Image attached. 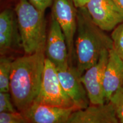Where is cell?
Returning a JSON list of instances; mask_svg holds the SVG:
<instances>
[{"label": "cell", "mask_w": 123, "mask_h": 123, "mask_svg": "<svg viewBox=\"0 0 123 123\" xmlns=\"http://www.w3.org/2000/svg\"><path fill=\"white\" fill-rule=\"evenodd\" d=\"M34 102L56 107L75 108L62 86L56 67L46 58L41 88Z\"/></svg>", "instance_id": "277c9868"}, {"label": "cell", "mask_w": 123, "mask_h": 123, "mask_svg": "<svg viewBox=\"0 0 123 123\" xmlns=\"http://www.w3.org/2000/svg\"><path fill=\"white\" fill-rule=\"evenodd\" d=\"M13 60L6 55L0 58V92H10V80Z\"/></svg>", "instance_id": "5bb4252c"}, {"label": "cell", "mask_w": 123, "mask_h": 123, "mask_svg": "<svg viewBox=\"0 0 123 123\" xmlns=\"http://www.w3.org/2000/svg\"><path fill=\"white\" fill-rule=\"evenodd\" d=\"M29 1L40 11L44 12L52 5L53 0H29Z\"/></svg>", "instance_id": "d6986e66"}, {"label": "cell", "mask_w": 123, "mask_h": 123, "mask_svg": "<svg viewBox=\"0 0 123 123\" xmlns=\"http://www.w3.org/2000/svg\"><path fill=\"white\" fill-rule=\"evenodd\" d=\"M51 6V15L57 21L65 36L68 48L69 65L74 66L78 8L75 6L73 0H53Z\"/></svg>", "instance_id": "5b68a950"}, {"label": "cell", "mask_w": 123, "mask_h": 123, "mask_svg": "<svg viewBox=\"0 0 123 123\" xmlns=\"http://www.w3.org/2000/svg\"><path fill=\"white\" fill-rule=\"evenodd\" d=\"M112 48L111 37L95 24L86 7L78 8L75 61L80 76L96 63L104 50Z\"/></svg>", "instance_id": "7a4b0ae2"}, {"label": "cell", "mask_w": 123, "mask_h": 123, "mask_svg": "<svg viewBox=\"0 0 123 123\" xmlns=\"http://www.w3.org/2000/svg\"><path fill=\"white\" fill-rule=\"evenodd\" d=\"M44 52L25 54L13 60L10 93L18 111L24 112L34 102L41 88L45 64Z\"/></svg>", "instance_id": "6da1fadb"}, {"label": "cell", "mask_w": 123, "mask_h": 123, "mask_svg": "<svg viewBox=\"0 0 123 123\" xmlns=\"http://www.w3.org/2000/svg\"><path fill=\"white\" fill-rule=\"evenodd\" d=\"M14 10L25 54L45 53L47 34L44 12L37 9L29 0H18Z\"/></svg>", "instance_id": "3957f363"}, {"label": "cell", "mask_w": 123, "mask_h": 123, "mask_svg": "<svg viewBox=\"0 0 123 123\" xmlns=\"http://www.w3.org/2000/svg\"><path fill=\"white\" fill-rule=\"evenodd\" d=\"M22 47L15 10L7 7L0 14V54L6 55L14 47Z\"/></svg>", "instance_id": "8fae6325"}, {"label": "cell", "mask_w": 123, "mask_h": 123, "mask_svg": "<svg viewBox=\"0 0 123 123\" xmlns=\"http://www.w3.org/2000/svg\"><path fill=\"white\" fill-rule=\"evenodd\" d=\"M109 50H104L96 63L87 69L80 77L87 91L90 104L99 105L106 103L103 80Z\"/></svg>", "instance_id": "52a82bcc"}, {"label": "cell", "mask_w": 123, "mask_h": 123, "mask_svg": "<svg viewBox=\"0 0 123 123\" xmlns=\"http://www.w3.org/2000/svg\"><path fill=\"white\" fill-rule=\"evenodd\" d=\"M114 107L111 103L90 104L84 109L73 112L67 123H118Z\"/></svg>", "instance_id": "7c38bea8"}, {"label": "cell", "mask_w": 123, "mask_h": 123, "mask_svg": "<svg viewBox=\"0 0 123 123\" xmlns=\"http://www.w3.org/2000/svg\"><path fill=\"white\" fill-rule=\"evenodd\" d=\"M1 123H27V119L19 111L0 112Z\"/></svg>", "instance_id": "e0dca14e"}, {"label": "cell", "mask_w": 123, "mask_h": 123, "mask_svg": "<svg viewBox=\"0 0 123 123\" xmlns=\"http://www.w3.org/2000/svg\"><path fill=\"white\" fill-rule=\"evenodd\" d=\"M89 0H73L74 4L77 8L86 6V4L88 2Z\"/></svg>", "instance_id": "ffe728a7"}, {"label": "cell", "mask_w": 123, "mask_h": 123, "mask_svg": "<svg viewBox=\"0 0 123 123\" xmlns=\"http://www.w3.org/2000/svg\"><path fill=\"white\" fill-rule=\"evenodd\" d=\"M56 69L62 86L75 107L81 110L88 107L90 102L87 91L75 66Z\"/></svg>", "instance_id": "9c48e42d"}, {"label": "cell", "mask_w": 123, "mask_h": 123, "mask_svg": "<svg viewBox=\"0 0 123 123\" xmlns=\"http://www.w3.org/2000/svg\"><path fill=\"white\" fill-rule=\"evenodd\" d=\"M123 84V61L113 48L109 50L104 74L103 87L106 103Z\"/></svg>", "instance_id": "4fadbf2b"}, {"label": "cell", "mask_w": 123, "mask_h": 123, "mask_svg": "<svg viewBox=\"0 0 123 123\" xmlns=\"http://www.w3.org/2000/svg\"><path fill=\"white\" fill-rule=\"evenodd\" d=\"M86 7L95 24L104 31L123 22V11L115 0H89Z\"/></svg>", "instance_id": "8992f818"}, {"label": "cell", "mask_w": 123, "mask_h": 123, "mask_svg": "<svg viewBox=\"0 0 123 123\" xmlns=\"http://www.w3.org/2000/svg\"><path fill=\"white\" fill-rule=\"evenodd\" d=\"M111 38L113 49L123 61V22L112 30Z\"/></svg>", "instance_id": "2e32d148"}, {"label": "cell", "mask_w": 123, "mask_h": 123, "mask_svg": "<svg viewBox=\"0 0 123 123\" xmlns=\"http://www.w3.org/2000/svg\"><path fill=\"white\" fill-rule=\"evenodd\" d=\"M18 1V0H1V4L4 5L5 3H10V2H17Z\"/></svg>", "instance_id": "7402d4cb"}, {"label": "cell", "mask_w": 123, "mask_h": 123, "mask_svg": "<svg viewBox=\"0 0 123 123\" xmlns=\"http://www.w3.org/2000/svg\"><path fill=\"white\" fill-rule=\"evenodd\" d=\"M10 92H0V112H15Z\"/></svg>", "instance_id": "ac0fdd59"}, {"label": "cell", "mask_w": 123, "mask_h": 123, "mask_svg": "<svg viewBox=\"0 0 123 123\" xmlns=\"http://www.w3.org/2000/svg\"><path fill=\"white\" fill-rule=\"evenodd\" d=\"M116 2L118 4V5L120 7L123 11V0H115Z\"/></svg>", "instance_id": "44dd1931"}, {"label": "cell", "mask_w": 123, "mask_h": 123, "mask_svg": "<svg viewBox=\"0 0 123 123\" xmlns=\"http://www.w3.org/2000/svg\"><path fill=\"white\" fill-rule=\"evenodd\" d=\"M109 102L114 107L119 122L123 123V84L112 95Z\"/></svg>", "instance_id": "9a60e30c"}, {"label": "cell", "mask_w": 123, "mask_h": 123, "mask_svg": "<svg viewBox=\"0 0 123 123\" xmlns=\"http://www.w3.org/2000/svg\"><path fill=\"white\" fill-rule=\"evenodd\" d=\"M75 108H65L34 102L22 112L28 123H67Z\"/></svg>", "instance_id": "30bf717a"}, {"label": "cell", "mask_w": 123, "mask_h": 123, "mask_svg": "<svg viewBox=\"0 0 123 123\" xmlns=\"http://www.w3.org/2000/svg\"><path fill=\"white\" fill-rule=\"evenodd\" d=\"M45 55L56 68H67L70 66L65 36L53 15H51L50 27L47 33Z\"/></svg>", "instance_id": "ba28073f"}]
</instances>
